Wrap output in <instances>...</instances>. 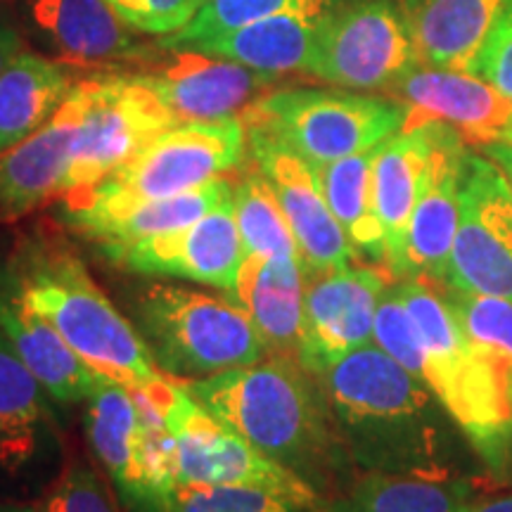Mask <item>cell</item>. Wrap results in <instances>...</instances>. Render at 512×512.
I'll return each instance as SVG.
<instances>
[{
	"label": "cell",
	"instance_id": "obj_34",
	"mask_svg": "<svg viewBox=\"0 0 512 512\" xmlns=\"http://www.w3.org/2000/svg\"><path fill=\"white\" fill-rule=\"evenodd\" d=\"M169 512H328V508L292 501L271 491L247 486H176Z\"/></svg>",
	"mask_w": 512,
	"mask_h": 512
},
{
	"label": "cell",
	"instance_id": "obj_25",
	"mask_svg": "<svg viewBox=\"0 0 512 512\" xmlns=\"http://www.w3.org/2000/svg\"><path fill=\"white\" fill-rule=\"evenodd\" d=\"M508 0H403L420 64L470 72Z\"/></svg>",
	"mask_w": 512,
	"mask_h": 512
},
{
	"label": "cell",
	"instance_id": "obj_13",
	"mask_svg": "<svg viewBox=\"0 0 512 512\" xmlns=\"http://www.w3.org/2000/svg\"><path fill=\"white\" fill-rule=\"evenodd\" d=\"M247 157L259 166L283 207L306 280L351 266L356 252L325 202L313 164L259 133H247Z\"/></svg>",
	"mask_w": 512,
	"mask_h": 512
},
{
	"label": "cell",
	"instance_id": "obj_39",
	"mask_svg": "<svg viewBox=\"0 0 512 512\" xmlns=\"http://www.w3.org/2000/svg\"><path fill=\"white\" fill-rule=\"evenodd\" d=\"M22 36L17 34V29L12 24L0 19V76L5 74V69L15 62V57L22 53Z\"/></svg>",
	"mask_w": 512,
	"mask_h": 512
},
{
	"label": "cell",
	"instance_id": "obj_10",
	"mask_svg": "<svg viewBox=\"0 0 512 512\" xmlns=\"http://www.w3.org/2000/svg\"><path fill=\"white\" fill-rule=\"evenodd\" d=\"M79 88L83 112L62 195L105 181L152 138L181 124L133 74L88 76Z\"/></svg>",
	"mask_w": 512,
	"mask_h": 512
},
{
	"label": "cell",
	"instance_id": "obj_1",
	"mask_svg": "<svg viewBox=\"0 0 512 512\" xmlns=\"http://www.w3.org/2000/svg\"><path fill=\"white\" fill-rule=\"evenodd\" d=\"M318 382L358 472L460 477L458 425L432 389L380 347L351 351Z\"/></svg>",
	"mask_w": 512,
	"mask_h": 512
},
{
	"label": "cell",
	"instance_id": "obj_26",
	"mask_svg": "<svg viewBox=\"0 0 512 512\" xmlns=\"http://www.w3.org/2000/svg\"><path fill=\"white\" fill-rule=\"evenodd\" d=\"M328 15H273L254 19L226 34L192 43L185 50L223 57L273 79L297 72L306 74L316 48L318 29Z\"/></svg>",
	"mask_w": 512,
	"mask_h": 512
},
{
	"label": "cell",
	"instance_id": "obj_28",
	"mask_svg": "<svg viewBox=\"0 0 512 512\" xmlns=\"http://www.w3.org/2000/svg\"><path fill=\"white\" fill-rule=\"evenodd\" d=\"M72 88L64 64L22 50L0 76V155L46 124Z\"/></svg>",
	"mask_w": 512,
	"mask_h": 512
},
{
	"label": "cell",
	"instance_id": "obj_23",
	"mask_svg": "<svg viewBox=\"0 0 512 512\" xmlns=\"http://www.w3.org/2000/svg\"><path fill=\"white\" fill-rule=\"evenodd\" d=\"M34 27L48 38L62 60L107 64L152 60L138 38L107 0H27Z\"/></svg>",
	"mask_w": 512,
	"mask_h": 512
},
{
	"label": "cell",
	"instance_id": "obj_31",
	"mask_svg": "<svg viewBox=\"0 0 512 512\" xmlns=\"http://www.w3.org/2000/svg\"><path fill=\"white\" fill-rule=\"evenodd\" d=\"M233 211L242 249L249 256H299L278 197L254 162L233 185Z\"/></svg>",
	"mask_w": 512,
	"mask_h": 512
},
{
	"label": "cell",
	"instance_id": "obj_32",
	"mask_svg": "<svg viewBox=\"0 0 512 512\" xmlns=\"http://www.w3.org/2000/svg\"><path fill=\"white\" fill-rule=\"evenodd\" d=\"M347 0H207L188 27L159 38L162 50H185L204 38L226 34L254 19L273 15H328Z\"/></svg>",
	"mask_w": 512,
	"mask_h": 512
},
{
	"label": "cell",
	"instance_id": "obj_14",
	"mask_svg": "<svg viewBox=\"0 0 512 512\" xmlns=\"http://www.w3.org/2000/svg\"><path fill=\"white\" fill-rule=\"evenodd\" d=\"M105 256L131 273L192 280L228 294L245 259L233 195L188 228L133 242Z\"/></svg>",
	"mask_w": 512,
	"mask_h": 512
},
{
	"label": "cell",
	"instance_id": "obj_18",
	"mask_svg": "<svg viewBox=\"0 0 512 512\" xmlns=\"http://www.w3.org/2000/svg\"><path fill=\"white\" fill-rule=\"evenodd\" d=\"M50 394L0 330V482H27L62 456Z\"/></svg>",
	"mask_w": 512,
	"mask_h": 512
},
{
	"label": "cell",
	"instance_id": "obj_11",
	"mask_svg": "<svg viewBox=\"0 0 512 512\" xmlns=\"http://www.w3.org/2000/svg\"><path fill=\"white\" fill-rule=\"evenodd\" d=\"M444 287L512 302V185L494 159L472 150Z\"/></svg>",
	"mask_w": 512,
	"mask_h": 512
},
{
	"label": "cell",
	"instance_id": "obj_7",
	"mask_svg": "<svg viewBox=\"0 0 512 512\" xmlns=\"http://www.w3.org/2000/svg\"><path fill=\"white\" fill-rule=\"evenodd\" d=\"M408 121L401 100L347 88H280L242 114L247 133H259L318 166L373 150Z\"/></svg>",
	"mask_w": 512,
	"mask_h": 512
},
{
	"label": "cell",
	"instance_id": "obj_41",
	"mask_svg": "<svg viewBox=\"0 0 512 512\" xmlns=\"http://www.w3.org/2000/svg\"><path fill=\"white\" fill-rule=\"evenodd\" d=\"M463 512H512V494L494 496V498H479V501L467 505Z\"/></svg>",
	"mask_w": 512,
	"mask_h": 512
},
{
	"label": "cell",
	"instance_id": "obj_6",
	"mask_svg": "<svg viewBox=\"0 0 512 512\" xmlns=\"http://www.w3.org/2000/svg\"><path fill=\"white\" fill-rule=\"evenodd\" d=\"M128 316L152 361L174 380H197L266 358L264 342L238 304L190 287H131Z\"/></svg>",
	"mask_w": 512,
	"mask_h": 512
},
{
	"label": "cell",
	"instance_id": "obj_27",
	"mask_svg": "<svg viewBox=\"0 0 512 512\" xmlns=\"http://www.w3.org/2000/svg\"><path fill=\"white\" fill-rule=\"evenodd\" d=\"M482 498L472 477H418L358 472L328 512H463Z\"/></svg>",
	"mask_w": 512,
	"mask_h": 512
},
{
	"label": "cell",
	"instance_id": "obj_24",
	"mask_svg": "<svg viewBox=\"0 0 512 512\" xmlns=\"http://www.w3.org/2000/svg\"><path fill=\"white\" fill-rule=\"evenodd\" d=\"M434 145V121L403 126L377 145L373 159V202L387 240V271L394 275L406 247L408 223Z\"/></svg>",
	"mask_w": 512,
	"mask_h": 512
},
{
	"label": "cell",
	"instance_id": "obj_20",
	"mask_svg": "<svg viewBox=\"0 0 512 512\" xmlns=\"http://www.w3.org/2000/svg\"><path fill=\"white\" fill-rule=\"evenodd\" d=\"M0 330L55 403L69 406L93 394L100 375L29 304L8 261L0 264Z\"/></svg>",
	"mask_w": 512,
	"mask_h": 512
},
{
	"label": "cell",
	"instance_id": "obj_42",
	"mask_svg": "<svg viewBox=\"0 0 512 512\" xmlns=\"http://www.w3.org/2000/svg\"><path fill=\"white\" fill-rule=\"evenodd\" d=\"M0 512H46L41 503H22V501H0Z\"/></svg>",
	"mask_w": 512,
	"mask_h": 512
},
{
	"label": "cell",
	"instance_id": "obj_8",
	"mask_svg": "<svg viewBox=\"0 0 512 512\" xmlns=\"http://www.w3.org/2000/svg\"><path fill=\"white\" fill-rule=\"evenodd\" d=\"M164 415L166 427L176 439L178 486H247L313 508H328L330 501L320 491L264 456L242 434L200 406L181 380L176 382L174 396L166 403Z\"/></svg>",
	"mask_w": 512,
	"mask_h": 512
},
{
	"label": "cell",
	"instance_id": "obj_4",
	"mask_svg": "<svg viewBox=\"0 0 512 512\" xmlns=\"http://www.w3.org/2000/svg\"><path fill=\"white\" fill-rule=\"evenodd\" d=\"M8 264L29 304L95 373L124 387L169 377L152 361L131 318L105 297L81 256L62 238L38 233L17 247Z\"/></svg>",
	"mask_w": 512,
	"mask_h": 512
},
{
	"label": "cell",
	"instance_id": "obj_2",
	"mask_svg": "<svg viewBox=\"0 0 512 512\" xmlns=\"http://www.w3.org/2000/svg\"><path fill=\"white\" fill-rule=\"evenodd\" d=\"M183 387L328 501L358 475L337 437L318 377L294 358L266 356L252 366L185 380Z\"/></svg>",
	"mask_w": 512,
	"mask_h": 512
},
{
	"label": "cell",
	"instance_id": "obj_16",
	"mask_svg": "<svg viewBox=\"0 0 512 512\" xmlns=\"http://www.w3.org/2000/svg\"><path fill=\"white\" fill-rule=\"evenodd\" d=\"M166 53L169 57H159L150 69L133 76L155 91L181 124L238 119L278 81L223 57L195 50Z\"/></svg>",
	"mask_w": 512,
	"mask_h": 512
},
{
	"label": "cell",
	"instance_id": "obj_21",
	"mask_svg": "<svg viewBox=\"0 0 512 512\" xmlns=\"http://www.w3.org/2000/svg\"><path fill=\"white\" fill-rule=\"evenodd\" d=\"M226 297L247 313L266 356L299 361L304 325L306 273L299 256H249Z\"/></svg>",
	"mask_w": 512,
	"mask_h": 512
},
{
	"label": "cell",
	"instance_id": "obj_22",
	"mask_svg": "<svg viewBox=\"0 0 512 512\" xmlns=\"http://www.w3.org/2000/svg\"><path fill=\"white\" fill-rule=\"evenodd\" d=\"M86 434L95 458L112 479L126 512H169L147 486L140 467V408L124 384L102 377L86 399Z\"/></svg>",
	"mask_w": 512,
	"mask_h": 512
},
{
	"label": "cell",
	"instance_id": "obj_36",
	"mask_svg": "<svg viewBox=\"0 0 512 512\" xmlns=\"http://www.w3.org/2000/svg\"><path fill=\"white\" fill-rule=\"evenodd\" d=\"M41 505L46 512H119L98 472L81 460L62 467Z\"/></svg>",
	"mask_w": 512,
	"mask_h": 512
},
{
	"label": "cell",
	"instance_id": "obj_37",
	"mask_svg": "<svg viewBox=\"0 0 512 512\" xmlns=\"http://www.w3.org/2000/svg\"><path fill=\"white\" fill-rule=\"evenodd\" d=\"M138 34L171 36L188 27L207 0H107Z\"/></svg>",
	"mask_w": 512,
	"mask_h": 512
},
{
	"label": "cell",
	"instance_id": "obj_30",
	"mask_svg": "<svg viewBox=\"0 0 512 512\" xmlns=\"http://www.w3.org/2000/svg\"><path fill=\"white\" fill-rule=\"evenodd\" d=\"M228 195H233V183L226 181V178H214V181L204 183L195 190L138 204V207L124 211V214L95 223L81 238L95 242L102 254L117 252V249L133 245V242L188 228L190 223L207 216Z\"/></svg>",
	"mask_w": 512,
	"mask_h": 512
},
{
	"label": "cell",
	"instance_id": "obj_40",
	"mask_svg": "<svg viewBox=\"0 0 512 512\" xmlns=\"http://www.w3.org/2000/svg\"><path fill=\"white\" fill-rule=\"evenodd\" d=\"M479 152H482V155H486L489 159H494V162L503 169V174L508 176V181L512 185V145H505V143L484 145Z\"/></svg>",
	"mask_w": 512,
	"mask_h": 512
},
{
	"label": "cell",
	"instance_id": "obj_35",
	"mask_svg": "<svg viewBox=\"0 0 512 512\" xmlns=\"http://www.w3.org/2000/svg\"><path fill=\"white\" fill-rule=\"evenodd\" d=\"M373 344L380 347L389 358H394L408 373L422 380L425 351H422L420 335L415 330L411 313H408L406 304H403L396 285H389V290L384 292L380 302V309H377Z\"/></svg>",
	"mask_w": 512,
	"mask_h": 512
},
{
	"label": "cell",
	"instance_id": "obj_38",
	"mask_svg": "<svg viewBox=\"0 0 512 512\" xmlns=\"http://www.w3.org/2000/svg\"><path fill=\"white\" fill-rule=\"evenodd\" d=\"M470 74L489 81L503 95L512 98V0H508L484 48L479 50Z\"/></svg>",
	"mask_w": 512,
	"mask_h": 512
},
{
	"label": "cell",
	"instance_id": "obj_29",
	"mask_svg": "<svg viewBox=\"0 0 512 512\" xmlns=\"http://www.w3.org/2000/svg\"><path fill=\"white\" fill-rule=\"evenodd\" d=\"M375 150L377 147L337 162L318 164L313 169L323 188L325 202L349 238L356 256L370 264L387 266V240L373 202Z\"/></svg>",
	"mask_w": 512,
	"mask_h": 512
},
{
	"label": "cell",
	"instance_id": "obj_5",
	"mask_svg": "<svg viewBox=\"0 0 512 512\" xmlns=\"http://www.w3.org/2000/svg\"><path fill=\"white\" fill-rule=\"evenodd\" d=\"M247 157L242 119L185 121L152 138L105 181L57 200L55 219L83 235L138 204L181 195L233 171Z\"/></svg>",
	"mask_w": 512,
	"mask_h": 512
},
{
	"label": "cell",
	"instance_id": "obj_33",
	"mask_svg": "<svg viewBox=\"0 0 512 512\" xmlns=\"http://www.w3.org/2000/svg\"><path fill=\"white\" fill-rule=\"evenodd\" d=\"M451 311L456 313L460 328L479 347L496 354L512 373V302L482 294H467L444 287Z\"/></svg>",
	"mask_w": 512,
	"mask_h": 512
},
{
	"label": "cell",
	"instance_id": "obj_9",
	"mask_svg": "<svg viewBox=\"0 0 512 512\" xmlns=\"http://www.w3.org/2000/svg\"><path fill=\"white\" fill-rule=\"evenodd\" d=\"M418 64L396 0H347L320 24L306 74L347 91H389Z\"/></svg>",
	"mask_w": 512,
	"mask_h": 512
},
{
	"label": "cell",
	"instance_id": "obj_3",
	"mask_svg": "<svg viewBox=\"0 0 512 512\" xmlns=\"http://www.w3.org/2000/svg\"><path fill=\"white\" fill-rule=\"evenodd\" d=\"M396 290L411 313L425 351L422 382L446 408L489 475L508 479L512 475V373L508 366L465 335L434 283L406 278L396 283Z\"/></svg>",
	"mask_w": 512,
	"mask_h": 512
},
{
	"label": "cell",
	"instance_id": "obj_12",
	"mask_svg": "<svg viewBox=\"0 0 512 512\" xmlns=\"http://www.w3.org/2000/svg\"><path fill=\"white\" fill-rule=\"evenodd\" d=\"M387 290V275L366 266L306 280L299 363L318 377L339 358L373 344L377 309Z\"/></svg>",
	"mask_w": 512,
	"mask_h": 512
},
{
	"label": "cell",
	"instance_id": "obj_15",
	"mask_svg": "<svg viewBox=\"0 0 512 512\" xmlns=\"http://www.w3.org/2000/svg\"><path fill=\"white\" fill-rule=\"evenodd\" d=\"M467 140L444 121H434V145L422 188L408 223L406 247L394 275L444 285L460 221Z\"/></svg>",
	"mask_w": 512,
	"mask_h": 512
},
{
	"label": "cell",
	"instance_id": "obj_19",
	"mask_svg": "<svg viewBox=\"0 0 512 512\" xmlns=\"http://www.w3.org/2000/svg\"><path fill=\"white\" fill-rule=\"evenodd\" d=\"M81 112L83 95L79 83H74L67 100L46 124L0 155V226L27 219L60 200Z\"/></svg>",
	"mask_w": 512,
	"mask_h": 512
},
{
	"label": "cell",
	"instance_id": "obj_17",
	"mask_svg": "<svg viewBox=\"0 0 512 512\" xmlns=\"http://www.w3.org/2000/svg\"><path fill=\"white\" fill-rule=\"evenodd\" d=\"M389 93L408 105L406 126L444 121L467 143L512 145V98L475 74L418 64Z\"/></svg>",
	"mask_w": 512,
	"mask_h": 512
}]
</instances>
